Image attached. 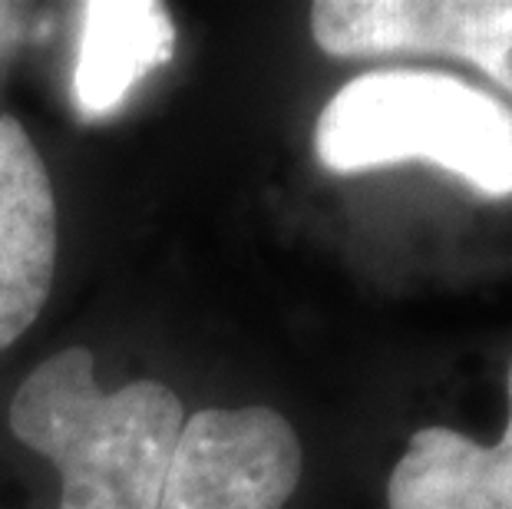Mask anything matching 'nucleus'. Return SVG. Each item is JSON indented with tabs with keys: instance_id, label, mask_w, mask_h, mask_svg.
Returning a JSON list of instances; mask_svg holds the SVG:
<instances>
[{
	"instance_id": "nucleus-1",
	"label": "nucleus",
	"mask_w": 512,
	"mask_h": 509,
	"mask_svg": "<svg viewBox=\"0 0 512 509\" xmlns=\"http://www.w3.org/2000/svg\"><path fill=\"white\" fill-rule=\"evenodd\" d=\"M182 427V400L166 384L100 391L86 348L37 364L10 404L14 437L57 463L60 509H156Z\"/></svg>"
},
{
	"instance_id": "nucleus-2",
	"label": "nucleus",
	"mask_w": 512,
	"mask_h": 509,
	"mask_svg": "<svg viewBox=\"0 0 512 509\" xmlns=\"http://www.w3.org/2000/svg\"><path fill=\"white\" fill-rule=\"evenodd\" d=\"M314 153L337 176L427 159L489 199L512 196V110L453 73L354 77L321 110Z\"/></svg>"
},
{
	"instance_id": "nucleus-3",
	"label": "nucleus",
	"mask_w": 512,
	"mask_h": 509,
	"mask_svg": "<svg viewBox=\"0 0 512 509\" xmlns=\"http://www.w3.org/2000/svg\"><path fill=\"white\" fill-rule=\"evenodd\" d=\"M298 480L301 443L278 410L212 407L185 417L156 509H281Z\"/></svg>"
},
{
	"instance_id": "nucleus-4",
	"label": "nucleus",
	"mask_w": 512,
	"mask_h": 509,
	"mask_svg": "<svg viewBox=\"0 0 512 509\" xmlns=\"http://www.w3.org/2000/svg\"><path fill=\"white\" fill-rule=\"evenodd\" d=\"M311 34L328 57L466 60L512 93V0H321Z\"/></svg>"
},
{
	"instance_id": "nucleus-5",
	"label": "nucleus",
	"mask_w": 512,
	"mask_h": 509,
	"mask_svg": "<svg viewBox=\"0 0 512 509\" xmlns=\"http://www.w3.org/2000/svg\"><path fill=\"white\" fill-rule=\"evenodd\" d=\"M57 268V199L34 139L0 113V351L37 321Z\"/></svg>"
},
{
	"instance_id": "nucleus-6",
	"label": "nucleus",
	"mask_w": 512,
	"mask_h": 509,
	"mask_svg": "<svg viewBox=\"0 0 512 509\" xmlns=\"http://www.w3.org/2000/svg\"><path fill=\"white\" fill-rule=\"evenodd\" d=\"M176 53V24L156 0H93L80 7L73 103L86 119L116 113L129 90Z\"/></svg>"
},
{
	"instance_id": "nucleus-7",
	"label": "nucleus",
	"mask_w": 512,
	"mask_h": 509,
	"mask_svg": "<svg viewBox=\"0 0 512 509\" xmlns=\"http://www.w3.org/2000/svg\"><path fill=\"white\" fill-rule=\"evenodd\" d=\"M390 509H512V361L509 424L496 447L427 427L410 437L387 490Z\"/></svg>"
}]
</instances>
